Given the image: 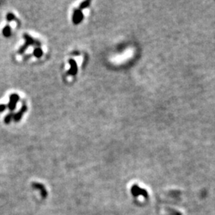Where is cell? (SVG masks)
Returning a JSON list of instances; mask_svg holds the SVG:
<instances>
[{
  "mask_svg": "<svg viewBox=\"0 0 215 215\" xmlns=\"http://www.w3.org/2000/svg\"><path fill=\"white\" fill-rule=\"evenodd\" d=\"M18 100H19V96L17 93H12L10 96V101L8 103V105H7L8 109H9L11 112L15 110L17 106V104H18Z\"/></svg>",
  "mask_w": 215,
  "mask_h": 215,
  "instance_id": "obj_1",
  "label": "cell"
},
{
  "mask_svg": "<svg viewBox=\"0 0 215 215\" xmlns=\"http://www.w3.org/2000/svg\"><path fill=\"white\" fill-rule=\"evenodd\" d=\"M84 19V14L82 12L81 10L78 9H75L73 11V22L75 24V25H78L83 21Z\"/></svg>",
  "mask_w": 215,
  "mask_h": 215,
  "instance_id": "obj_2",
  "label": "cell"
},
{
  "mask_svg": "<svg viewBox=\"0 0 215 215\" xmlns=\"http://www.w3.org/2000/svg\"><path fill=\"white\" fill-rule=\"evenodd\" d=\"M23 37L24 39H25V44H27L28 46H36L37 47H40V46H41V42H40L37 41V40H35L34 38H33V37L30 35H29V34H24Z\"/></svg>",
  "mask_w": 215,
  "mask_h": 215,
  "instance_id": "obj_3",
  "label": "cell"
},
{
  "mask_svg": "<svg viewBox=\"0 0 215 215\" xmlns=\"http://www.w3.org/2000/svg\"><path fill=\"white\" fill-rule=\"evenodd\" d=\"M69 63H70V68L69 71H68V74L71 75V76H75L77 73V71H78V67H77L76 61L73 60V59H70Z\"/></svg>",
  "mask_w": 215,
  "mask_h": 215,
  "instance_id": "obj_4",
  "label": "cell"
},
{
  "mask_svg": "<svg viewBox=\"0 0 215 215\" xmlns=\"http://www.w3.org/2000/svg\"><path fill=\"white\" fill-rule=\"evenodd\" d=\"M27 111V105H23L21 109H20V110L14 115V118H13V120H14V122H16V123L19 122V120L22 119V116H23V114L25 113Z\"/></svg>",
  "mask_w": 215,
  "mask_h": 215,
  "instance_id": "obj_5",
  "label": "cell"
},
{
  "mask_svg": "<svg viewBox=\"0 0 215 215\" xmlns=\"http://www.w3.org/2000/svg\"><path fill=\"white\" fill-rule=\"evenodd\" d=\"M11 27L9 25H7L2 29V35L5 37H10L11 36Z\"/></svg>",
  "mask_w": 215,
  "mask_h": 215,
  "instance_id": "obj_6",
  "label": "cell"
},
{
  "mask_svg": "<svg viewBox=\"0 0 215 215\" xmlns=\"http://www.w3.org/2000/svg\"><path fill=\"white\" fill-rule=\"evenodd\" d=\"M33 54H34V57H36L37 58H40V57H42L43 51L40 47H36V48L34 50Z\"/></svg>",
  "mask_w": 215,
  "mask_h": 215,
  "instance_id": "obj_7",
  "label": "cell"
},
{
  "mask_svg": "<svg viewBox=\"0 0 215 215\" xmlns=\"http://www.w3.org/2000/svg\"><path fill=\"white\" fill-rule=\"evenodd\" d=\"M14 113L11 112V113L7 114V116H5V118H4V123H5L6 125H9L10 123H11V120L14 118Z\"/></svg>",
  "mask_w": 215,
  "mask_h": 215,
  "instance_id": "obj_8",
  "label": "cell"
},
{
  "mask_svg": "<svg viewBox=\"0 0 215 215\" xmlns=\"http://www.w3.org/2000/svg\"><path fill=\"white\" fill-rule=\"evenodd\" d=\"M6 18H7V22H12V21H14V20H16V16H15L13 13L10 12L7 14V15H6Z\"/></svg>",
  "mask_w": 215,
  "mask_h": 215,
  "instance_id": "obj_9",
  "label": "cell"
},
{
  "mask_svg": "<svg viewBox=\"0 0 215 215\" xmlns=\"http://www.w3.org/2000/svg\"><path fill=\"white\" fill-rule=\"evenodd\" d=\"M90 3H91V1H89V0H88V1H84V2H82L81 3L80 7H79V9L80 10L86 9V8H87V7H89Z\"/></svg>",
  "mask_w": 215,
  "mask_h": 215,
  "instance_id": "obj_10",
  "label": "cell"
},
{
  "mask_svg": "<svg viewBox=\"0 0 215 215\" xmlns=\"http://www.w3.org/2000/svg\"><path fill=\"white\" fill-rule=\"evenodd\" d=\"M28 47H29L28 46L24 43L23 46H22L19 48V50H18V54H23V53H25L26 51H27V50L28 49Z\"/></svg>",
  "mask_w": 215,
  "mask_h": 215,
  "instance_id": "obj_11",
  "label": "cell"
},
{
  "mask_svg": "<svg viewBox=\"0 0 215 215\" xmlns=\"http://www.w3.org/2000/svg\"><path fill=\"white\" fill-rule=\"evenodd\" d=\"M7 105H4V104H1V105H0V113H1V112H3L4 111L7 109Z\"/></svg>",
  "mask_w": 215,
  "mask_h": 215,
  "instance_id": "obj_12",
  "label": "cell"
}]
</instances>
